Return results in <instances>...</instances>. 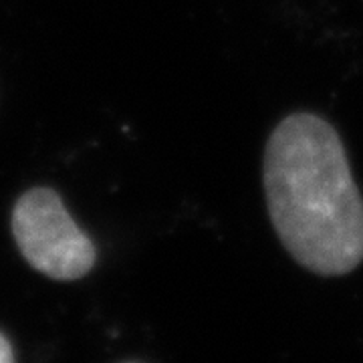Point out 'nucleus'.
<instances>
[{"label":"nucleus","mask_w":363,"mask_h":363,"mask_svg":"<svg viewBox=\"0 0 363 363\" xmlns=\"http://www.w3.org/2000/svg\"><path fill=\"white\" fill-rule=\"evenodd\" d=\"M11 362H14L13 347H11V343H9V339L0 333V363H11Z\"/></svg>","instance_id":"3"},{"label":"nucleus","mask_w":363,"mask_h":363,"mask_svg":"<svg viewBox=\"0 0 363 363\" xmlns=\"http://www.w3.org/2000/svg\"><path fill=\"white\" fill-rule=\"evenodd\" d=\"M262 178L272 228L303 269L343 277L362 264L363 198L329 121L285 117L267 142Z\"/></svg>","instance_id":"1"},{"label":"nucleus","mask_w":363,"mask_h":363,"mask_svg":"<svg viewBox=\"0 0 363 363\" xmlns=\"http://www.w3.org/2000/svg\"><path fill=\"white\" fill-rule=\"evenodd\" d=\"M13 234L26 262L52 281L83 279L97 259L89 236L51 188H33L16 200Z\"/></svg>","instance_id":"2"}]
</instances>
